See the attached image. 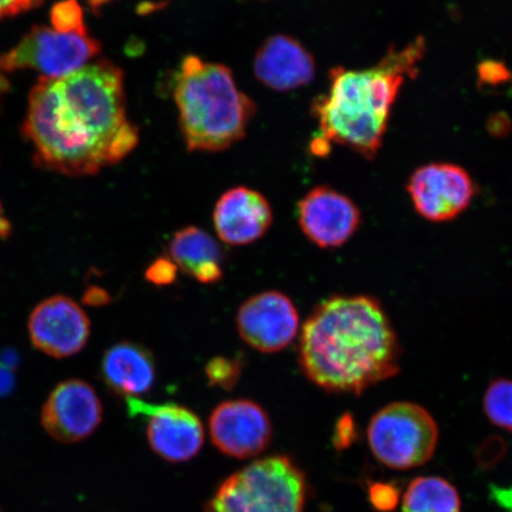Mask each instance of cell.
Listing matches in <instances>:
<instances>
[{
  "instance_id": "obj_1",
  "label": "cell",
  "mask_w": 512,
  "mask_h": 512,
  "mask_svg": "<svg viewBox=\"0 0 512 512\" xmlns=\"http://www.w3.org/2000/svg\"><path fill=\"white\" fill-rule=\"evenodd\" d=\"M24 134L38 165L63 175H95L120 163L139 142L127 119L123 72L101 60L61 79H38Z\"/></svg>"
},
{
  "instance_id": "obj_2",
  "label": "cell",
  "mask_w": 512,
  "mask_h": 512,
  "mask_svg": "<svg viewBox=\"0 0 512 512\" xmlns=\"http://www.w3.org/2000/svg\"><path fill=\"white\" fill-rule=\"evenodd\" d=\"M298 360L318 388L358 396L399 373L401 348L379 300L334 296L306 319Z\"/></svg>"
},
{
  "instance_id": "obj_3",
  "label": "cell",
  "mask_w": 512,
  "mask_h": 512,
  "mask_svg": "<svg viewBox=\"0 0 512 512\" xmlns=\"http://www.w3.org/2000/svg\"><path fill=\"white\" fill-rule=\"evenodd\" d=\"M425 50V38L418 37L400 50L390 48L375 67L332 69L329 93L318 96L312 105L320 137L374 159L387 132L392 106L405 80L418 75Z\"/></svg>"
},
{
  "instance_id": "obj_4",
  "label": "cell",
  "mask_w": 512,
  "mask_h": 512,
  "mask_svg": "<svg viewBox=\"0 0 512 512\" xmlns=\"http://www.w3.org/2000/svg\"><path fill=\"white\" fill-rule=\"evenodd\" d=\"M179 127L191 152H221L245 138L256 113L254 101L240 91L232 70L190 55L174 85Z\"/></svg>"
},
{
  "instance_id": "obj_5",
  "label": "cell",
  "mask_w": 512,
  "mask_h": 512,
  "mask_svg": "<svg viewBox=\"0 0 512 512\" xmlns=\"http://www.w3.org/2000/svg\"><path fill=\"white\" fill-rule=\"evenodd\" d=\"M51 25H37L16 47L0 56L2 72L36 70L41 78H64L88 66L101 46L88 34L76 0H62L50 11Z\"/></svg>"
},
{
  "instance_id": "obj_6",
  "label": "cell",
  "mask_w": 512,
  "mask_h": 512,
  "mask_svg": "<svg viewBox=\"0 0 512 512\" xmlns=\"http://www.w3.org/2000/svg\"><path fill=\"white\" fill-rule=\"evenodd\" d=\"M305 473L287 456L256 460L228 477L204 512H305Z\"/></svg>"
},
{
  "instance_id": "obj_7",
  "label": "cell",
  "mask_w": 512,
  "mask_h": 512,
  "mask_svg": "<svg viewBox=\"0 0 512 512\" xmlns=\"http://www.w3.org/2000/svg\"><path fill=\"white\" fill-rule=\"evenodd\" d=\"M367 437L380 463L394 470H411L433 457L439 430L430 412L412 402H394L371 418Z\"/></svg>"
},
{
  "instance_id": "obj_8",
  "label": "cell",
  "mask_w": 512,
  "mask_h": 512,
  "mask_svg": "<svg viewBox=\"0 0 512 512\" xmlns=\"http://www.w3.org/2000/svg\"><path fill=\"white\" fill-rule=\"evenodd\" d=\"M132 418L146 419V435L152 451L169 463H185L201 452L204 444L202 421L191 409L176 403H147L125 398Z\"/></svg>"
},
{
  "instance_id": "obj_9",
  "label": "cell",
  "mask_w": 512,
  "mask_h": 512,
  "mask_svg": "<svg viewBox=\"0 0 512 512\" xmlns=\"http://www.w3.org/2000/svg\"><path fill=\"white\" fill-rule=\"evenodd\" d=\"M407 191L421 217L432 222H447L470 207L476 195V185L460 166L432 163L414 172Z\"/></svg>"
},
{
  "instance_id": "obj_10",
  "label": "cell",
  "mask_w": 512,
  "mask_h": 512,
  "mask_svg": "<svg viewBox=\"0 0 512 512\" xmlns=\"http://www.w3.org/2000/svg\"><path fill=\"white\" fill-rule=\"evenodd\" d=\"M211 443L228 457L249 459L270 446V416L259 403L248 399L221 402L209 418Z\"/></svg>"
},
{
  "instance_id": "obj_11",
  "label": "cell",
  "mask_w": 512,
  "mask_h": 512,
  "mask_svg": "<svg viewBox=\"0 0 512 512\" xmlns=\"http://www.w3.org/2000/svg\"><path fill=\"white\" fill-rule=\"evenodd\" d=\"M299 323L296 305L279 291H266L247 299L236 317L243 341L264 354L287 348L298 335Z\"/></svg>"
},
{
  "instance_id": "obj_12",
  "label": "cell",
  "mask_w": 512,
  "mask_h": 512,
  "mask_svg": "<svg viewBox=\"0 0 512 512\" xmlns=\"http://www.w3.org/2000/svg\"><path fill=\"white\" fill-rule=\"evenodd\" d=\"M300 229L319 248H338L360 228L361 213L354 201L335 189L320 185L299 201Z\"/></svg>"
},
{
  "instance_id": "obj_13",
  "label": "cell",
  "mask_w": 512,
  "mask_h": 512,
  "mask_svg": "<svg viewBox=\"0 0 512 512\" xmlns=\"http://www.w3.org/2000/svg\"><path fill=\"white\" fill-rule=\"evenodd\" d=\"M102 415V403L91 384L68 380L50 394L43 407L42 425L51 438L74 444L98 430Z\"/></svg>"
},
{
  "instance_id": "obj_14",
  "label": "cell",
  "mask_w": 512,
  "mask_h": 512,
  "mask_svg": "<svg viewBox=\"0 0 512 512\" xmlns=\"http://www.w3.org/2000/svg\"><path fill=\"white\" fill-rule=\"evenodd\" d=\"M29 334L34 347L55 358L70 357L86 347L91 322L72 298L55 296L32 311Z\"/></svg>"
},
{
  "instance_id": "obj_15",
  "label": "cell",
  "mask_w": 512,
  "mask_h": 512,
  "mask_svg": "<svg viewBox=\"0 0 512 512\" xmlns=\"http://www.w3.org/2000/svg\"><path fill=\"white\" fill-rule=\"evenodd\" d=\"M213 220L221 241L229 246H246L268 232L273 222L272 207L259 191L236 187L216 202Z\"/></svg>"
},
{
  "instance_id": "obj_16",
  "label": "cell",
  "mask_w": 512,
  "mask_h": 512,
  "mask_svg": "<svg viewBox=\"0 0 512 512\" xmlns=\"http://www.w3.org/2000/svg\"><path fill=\"white\" fill-rule=\"evenodd\" d=\"M254 73L262 85L274 91L290 92L315 79L316 62L296 38L274 35L256 53Z\"/></svg>"
},
{
  "instance_id": "obj_17",
  "label": "cell",
  "mask_w": 512,
  "mask_h": 512,
  "mask_svg": "<svg viewBox=\"0 0 512 512\" xmlns=\"http://www.w3.org/2000/svg\"><path fill=\"white\" fill-rule=\"evenodd\" d=\"M101 373L107 387L125 398L150 392L156 382V362L143 345L120 342L106 351Z\"/></svg>"
},
{
  "instance_id": "obj_18",
  "label": "cell",
  "mask_w": 512,
  "mask_h": 512,
  "mask_svg": "<svg viewBox=\"0 0 512 512\" xmlns=\"http://www.w3.org/2000/svg\"><path fill=\"white\" fill-rule=\"evenodd\" d=\"M169 258L185 274L203 285L219 283L223 278V253L219 243L203 229L189 226L172 236Z\"/></svg>"
},
{
  "instance_id": "obj_19",
  "label": "cell",
  "mask_w": 512,
  "mask_h": 512,
  "mask_svg": "<svg viewBox=\"0 0 512 512\" xmlns=\"http://www.w3.org/2000/svg\"><path fill=\"white\" fill-rule=\"evenodd\" d=\"M462 502L451 483L440 477H418L409 484L403 512H460Z\"/></svg>"
},
{
  "instance_id": "obj_20",
  "label": "cell",
  "mask_w": 512,
  "mask_h": 512,
  "mask_svg": "<svg viewBox=\"0 0 512 512\" xmlns=\"http://www.w3.org/2000/svg\"><path fill=\"white\" fill-rule=\"evenodd\" d=\"M484 412L492 424L512 432V381L497 379L484 395Z\"/></svg>"
},
{
  "instance_id": "obj_21",
  "label": "cell",
  "mask_w": 512,
  "mask_h": 512,
  "mask_svg": "<svg viewBox=\"0 0 512 512\" xmlns=\"http://www.w3.org/2000/svg\"><path fill=\"white\" fill-rule=\"evenodd\" d=\"M243 357L236 355L234 357H215L207 363L204 373L210 387H217L223 390H233L241 379L243 366Z\"/></svg>"
},
{
  "instance_id": "obj_22",
  "label": "cell",
  "mask_w": 512,
  "mask_h": 512,
  "mask_svg": "<svg viewBox=\"0 0 512 512\" xmlns=\"http://www.w3.org/2000/svg\"><path fill=\"white\" fill-rule=\"evenodd\" d=\"M369 502L379 512H392L398 508L400 490L393 483L375 482L369 486Z\"/></svg>"
},
{
  "instance_id": "obj_23",
  "label": "cell",
  "mask_w": 512,
  "mask_h": 512,
  "mask_svg": "<svg viewBox=\"0 0 512 512\" xmlns=\"http://www.w3.org/2000/svg\"><path fill=\"white\" fill-rule=\"evenodd\" d=\"M178 267L170 258H158L147 267L145 279L150 284L163 287L175 283Z\"/></svg>"
},
{
  "instance_id": "obj_24",
  "label": "cell",
  "mask_w": 512,
  "mask_h": 512,
  "mask_svg": "<svg viewBox=\"0 0 512 512\" xmlns=\"http://www.w3.org/2000/svg\"><path fill=\"white\" fill-rule=\"evenodd\" d=\"M357 437L358 431L354 416L349 413L342 415L336 422L334 434H332V445L337 451H344L354 445Z\"/></svg>"
},
{
  "instance_id": "obj_25",
  "label": "cell",
  "mask_w": 512,
  "mask_h": 512,
  "mask_svg": "<svg viewBox=\"0 0 512 512\" xmlns=\"http://www.w3.org/2000/svg\"><path fill=\"white\" fill-rule=\"evenodd\" d=\"M479 80L488 86L502 85L512 79L509 69L503 63L485 61L478 68Z\"/></svg>"
},
{
  "instance_id": "obj_26",
  "label": "cell",
  "mask_w": 512,
  "mask_h": 512,
  "mask_svg": "<svg viewBox=\"0 0 512 512\" xmlns=\"http://www.w3.org/2000/svg\"><path fill=\"white\" fill-rule=\"evenodd\" d=\"M42 3L43 0H0V19L21 15Z\"/></svg>"
},
{
  "instance_id": "obj_27",
  "label": "cell",
  "mask_w": 512,
  "mask_h": 512,
  "mask_svg": "<svg viewBox=\"0 0 512 512\" xmlns=\"http://www.w3.org/2000/svg\"><path fill=\"white\" fill-rule=\"evenodd\" d=\"M15 386V377L12 374V369L0 363V398L10 394Z\"/></svg>"
},
{
  "instance_id": "obj_28",
  "label": "cell",
  "mask_w": 512,
  "mask_h": 512,
  "mask_svg": "<svg viewBox=\"0 0 512 512\" xmlns=\"http://www.w3.org/2000/svg\"><path fill=\"white\" fill-rule=\"evenodd\" d=\"M492 496H494L498 504L512 512V488H492Z\"/></svg>"
},
{
  "instance_id": "obj_29",
  "label": "cell",
  "mask_w": 512,
  "mask_h": 512,
  "mask_svg": "<svg viewBox=\"0 0 512 512\" xmlns=\"http://www.w3.org/2000/svg\"><path fill=\"white\" fill-rule=\"evenodd\" d=\"M88 302L94 305L107 304L111 302L110 296L105 291L98 290V288H94L91 292L87 294Z\"/></svg>"
},
{
  "instance_id": "obj_30",
  "label": "cell",
  "mask_w": 512,
  "mask_h": 512,
  "mask_svg": "<svg viewBox=\"0 0 512 512\" xmlns=\"http://www.w3.org/2000/svg\"><path fill=\"white\" fill-rule=\"evenodd\" d=\"M11 233V224L3 215L2 204H0V238H8Z\"/></svg>"
}]
</instances>
